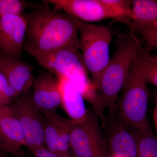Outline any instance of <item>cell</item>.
<instances>
[{
    "instance_id": "2e32d148",
    "label": "cell",
    "mask_w": 157,
    "mask_h": 157,
    "mask_svg": "<svg viewBox=\"0 0 157 157\" xmlns=\"http://www.w3.org/2000/svg\"><path fill=\"white\" fill-rule=\"evenodd\" d=\"M132 25L131 32L157 26V1H132Z\"/></svg>"
},
{
    "instance_id": "9c48e42d",
    "label": "cell",
    "mask_w": 157,
    "mask_h": 157,
    "mask_svg": "<svg viewBox=\"0 0 157 157\" xmlns=\"http://www.w3.org/2000/svg\"><path fill=\"white\" fill-rule=\"evenodd\" d=\"M26 29V21L22 15H6L0 17V53L20 59Z\"/></svg>"
},
{
    "instance_id": "603a6c76",
    "label": "cell",
    "mask_w": 157,
    "mask_h": 157,
    "mask_svg": "<svg viewBox=\"0 0 157 157\" xmlns=\"http://www.w3.org/2000/svg\"><path fill=\"white\" fill-rule=\"evenodd\" d=\"M0 147L6 153L14 155V152L11 144L8 140L0 128Z\"/></svg>"
},
{
    "instance_id": "cb8c5ba5",
    "label": "cell",
    "mask_w": 157,
    "mask_h": 157,
    "mask_svg": "<svg viewBox=\"0 0 157 157\" xmlns=\"http://www.w3.org/2000/svg\"><path fill=\"white\" fill-rule=\"evenodd\" d=\"M33 154L35 157H60L48 150L45 146L37 149Z\"/></svg>"
},
{
    "instance_id": "30bf717a",
    "label": "cell",
    "mask_w": 157,
    "mask_h": 157,
    "mask_svg": "<svg viewBox=\"0 0 157 157\" xmlns=\"http://www.w3.org/2000/svg\"><path fill=\"white\" fill-rule=\"evenodd\" d=\"M104 121L107 134L105 136L111 155L138 157L137 139L132 129L115 114Z\"/></svg>"
},
{
    "instance_id": "5b68a950",
    "label": "cell",
    "mask_w": 157,
    "mask_h": 157,
    "mask_svg": "<svg viewBox=\"0 0 157 157\" xmlns=\"http://www.w3.org/2000/svg\"><path fill=\"white\" fill-rule=\"evenodd\" d=\"M73 18L78 28L79 50L96 86L110 60L109 46L112 33L108 27L102 24H94Z\"/></svg>"
},
{
    "instance_id": "83f0119b",
    "label": "cell",
    "mask_w": 157,
    "mask_h": 157,
    "mask_svg": "<svg viewBox=\"0 0 157 157\" xmlns=\"http://www.w3.org/2000/svg\"><path fill=\"white\" fill-rule=\"evenodd\" d=\"M111 157H121L117 155H111Z\"/></svg>"
},
{
    "instance_id": "44dd1931",
    "label": "cell",
    "mask_w": 157,
    "mask_h": 157,
    "mask_svg": "<svg viewBox=\"0 0 157 157\" xmlns=\"http://www.w3.org/2000/svg\"><path fill=\"white\" fill-rule=\"evenodd\" d=\"M17 97V95L9 82L0 73V104L9 106L11 100Z\"/></svg>"
},
{
    "instance_id": "7a4b0ae2",
    "label": "cell",
    "mask_w": 157,
    "mask_h": 157,
    "mask_svg": "<svg viewBox=\"0 0 157 157\" xmlns=\"http://www.w3.org/2000/svg\"><path fill=\"white\" fill-rule=\"evenodd\" d=\"M117 48L101 73L97 85L99 108L114 114L119 94L122 90L136 55L141 48L135 32L129 31L118 36Z\"/></svg>"
},
{
    "instance_id": "277c9868",
    "label": "cell",
    "mask_w": 157,
    "mask_h": 157,
    "mask_svg": "<svg viewBox=\"0 0 157 157\" xmlns=\"http://www.w3.org/2000/svg\"><path fill=\"white\" fill-rule=\"evenodd\" d=\"M58 78L70 81L91 104L98 98L97 88L89 78L88 71L80 50H63L36 59Z\"/></svg>"
},
{
    "instance_id": "7c38bea8",
    "label": "cell",
    "mask_w": 157,
    "mask_h": 157,
    "mask_svg": "<svg viewBox=\"0 0 157 157\" xmlns=\"http://www.w3.org/2000/svg\"><path fill=\"white\" fill-rule=\"evenodd\" d=\"M55 11H63L83 22H94L109 18L101 0H48Z\"/></svg>"
},
{
    "instance_id": "f1b7e54d",
    "label": "cell",
    "mask_w": 157,
    "mask_h": 157,
    "mask_svg": "<svg viewBox=\"0 0 157 157\" xmlns=\"http://www.w3.org/2000/svg\"><path fill=\"white\" fill-rule=\"evenodd\" d=\"M155 97V98H157V94L156 95Z\"/></svg>"
},
{
    "instance_id": "7402d4cb",
    "label": "cell",
    "mask_w": 157,
    "mask_h": 157,
    "mask_svg": "<svg viewBox=\"0 0 157 157\" xmlns=\"http://www.w3.org/2000/svg\"><path fill=\"white\" fill-rule=\"evenodd\" d=\"M135 33L142 37L149 46L157 48V26L137 29Z\"/></svg>"
},
{
    "instance_id": "e0dca14e",
    "label": "cell",
    "mask_w": 157,
    "mask_h": 157,
    "mask_svg": "<svg viewBox=\"0 0 157 157\" xmlns=\"http://www.w3.org/2000/svg\"><path fill=\"white\" fill-rule=\"evenodd\" d=\"M107 9L109 18L115 22L127 25L129 31L132 29V1L129 0H101Z\"/></svg>"
},
{
    "instance_id": "4316f807",
    "label": "cell",
    "mask_w": 157,
    "mask_h": 157,
    "mask_svg": "<svg viewBox=\"0 0 157 157\" xmlns=\"http://www.w3.org/2000/svg\"><path fill=\"white\" fill-rule=\"evenodd\" d=\"M152 58L155 59L157 60V54L155 55V56H151Z\"/></svg>"
},
{
    "instance_id": "5bb4252c",
    "label": "cell",
    "mask_w": 157,
    "mask_h": 157,
    "mask_svg": "<svg viewBox=\"0 0 157 157\" xmlns=\"http://www.w3.org/2000/svg\"><path fill=\"white\" fill-rule=\"evenodd\" d=\"M62 95L61 106L74 124H81L87 118L88 109L86 107L81 93L70 81L58 78Z\"/></svg>"
},
{
    "instance_id": "3957f363",
    "label": "cell",
    "mask_w": 157,
    "mask_h": 157,
    "mask_svg": "<svg viewBox=\"0 0 157 157\" xmlns=\"http://www.w3.org/2000/svg\"><path fill=\"white\" fill-rule=\"evenodd\" d=\"M139 49L117 102L115 114L127 126L142 132L151 130L147 111L150 94L141 49Z\"/></svg>"
},
{
    "instance_id": "ba28073f",
    "label": "cell",
    "mask_w": 157,
    "mask_h": 157,
    "mask_svg": "<svg viewBox=\"0 0 157 157\" xmlns=\"http://www.w3.org/2000/svg\"><path fill=\"white\" fill-rule=\"evenodd\" d=\"M43 116L45 147L59 156L70 157L73 121L62 117L57 111L43 113Z\"/></svg>"
},
{
    "instance_id": "ac0fdd59",
    "label": "cell",
    "mask_w": 157,
    "mask_h": 157,
    "mask_svg": "<svg viewBox=\"0 0 157 157\" xmlns=\"http://www.w3.org/2000/svg\"><path fill=\"white\" fill-rule=\"evenodd\" d=\"M137 140L138 157H157V137L152 130L142 132L132 128Z\"/></svg>"
},
{
    "instance_id": "8992f818",
    "label": "cell",
    "mask_w": 157,
    "mask_h": 157,
    "mask_svg": "<svg viewBox=\"0 0 157 157\" xmlns=\"http://www.w3.org/2000/svg\"><path fill=\"white\" fill-rule=\"evenodd\" d=\"M98 117L94 110L89 109L87 118L83 122L73 123L70 157H111Z\"/></svg>"
},
{
    "instance_id": "4fadbf2b",
    "label": "cell",
    "mask_w": 157,
    "mask_h": 157,
    "mask_svg": "<svg viewBox=\"0 0 157 157\" xmlns=\"http://www.w3.org/2000/svg\"><path fill=\"white\" fill-rule=\"evenodd\" d=\"M33 68L20 59L0 53V73L6 77L17 96L24 94L33 88L36 78Z\"/></svg>"
},
{
    "instance_id": "6da1fadb",
    "label": "cell",
    "mask_w": 157,
    "mask_h": 157,
    "mask_svg": "<svg viewBox=\"0 0 157 157\" xmlns=\"http://www.w3.org/2000/svg\"><path fill=\"white\" fill-rule=\"evenodd\" d=\"M25 17L27 29L24 50L36 59L63 50H79V35L73 17L52 10L43 1Z\"/></svg>"
},
{
    "instance_id": "8fae6325",
    "label": "cell",
    "mask_w": 157,
    "mask_h": 157,
    "mask_svg": "<svg viewBox=\"0 0 157 157\" xmlns=\"http://www.w3.org/2000/svg\"><path fill=\"white\" fill-rule=\"evenodd\" d=\"M32 98L42 113L56 111L62 105V95L58 78L48 72L41 71L32 88Z\"/></svg>"
},
{
    "instance_id": "52a82bcc",
    "label": "cell",
    "mask_w": 157,
    "mask_h": 157,
    "mask_svg": "<svg viewBox=\"0 0 157 157\" xmlns=\"http://www.w3.org/2000/svg\"><path fill=\"white\" fill-rule=\"evenodd\" d=\"M11 107L22 128L26 147L33 154L45 146L43 114L33 101L32 88Z\"/></svg>"
},
{
    "instance_id": "d4e9b609",
    "label": "cell",
    "mask_w": 157,
    "mask_h": 157,
    "mask_svg": "<svg viewBox=\"0 0 157 157\" xmlns=\"http://www.w3.org/2000/svg\"><path fill=\"white\" fill-rule=\"evenodd\" d=\"M153 116L154 123V125L155 129L156 135L157 137V98H155V107L153 110Z\"/></svg>"
},
{
    "instance_id": "ffe728a7",
    "label": "cell",
    "mask_w": 157,
    "mask_h": 157,
    "mask_svg": "<svg viewBox=\"0 0 157 157\" xmlns=\"http://www.w3.org/2000/svg\"><path fill=\"white\" fill-rule=\"evenodd\" d=\"M25 3L19 0H0V17L6 15H22Z\"/></svg>"
},
{
    "instance_id": "d6986e66",
    "label": "cell",
    "mask_w": 157,
    "mask_h": 157,
    "mask_svg": "<svg viewBox=\"0 0 157 157\" xmlns=\"http://www.w3.org/2000/svg\"><path fill=\"white\" fill-rule=\"evenodd\" d=\"M147 51L146 48L141 49L147 81L157 87V60L152 58Z\"/></svg>"
},
{
    "instance_id": "484cf974",
    "label": "cell",
    "mask_w": 157,
    "mask_h": 157,
    "mask_svg": "<svg viewBox=\"0 0 157 157\" xmlns=\"http://www.w3.org/2000/svg\"><path fill=\"white\" fill-rule=\"evenodd\" d=\"M5 152L0 147V157H7L5 155Z\"/></svg>"
},
{
    "instance_id": "9a60e30c",
    "label": "cell",
    "mask_w": 157,
    "mask_h": 157,
    "mask_svg": "<svg viewBox=\"0 0 157 157\" xmlns=\"http://www.w3.org/2000/svg\"><path fill=\"white\" fill-rule=\"evenodd\" d=\"M0 128L11 144L16 157H25L26 143L22 128L11 107L0 104Z\"/></svg>"
}]
</instances>
